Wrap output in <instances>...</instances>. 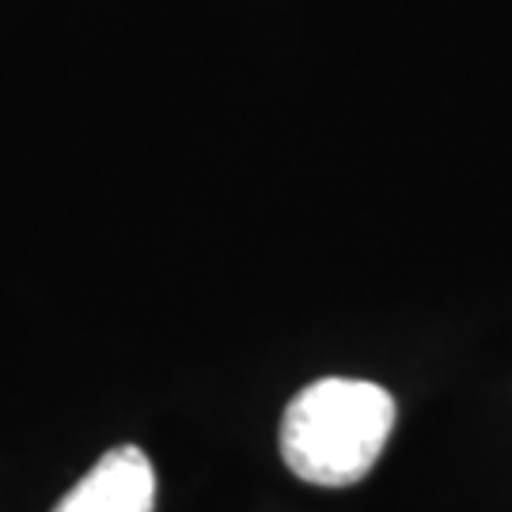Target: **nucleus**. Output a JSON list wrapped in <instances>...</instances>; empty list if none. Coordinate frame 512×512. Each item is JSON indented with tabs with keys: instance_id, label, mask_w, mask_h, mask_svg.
<instances>
[{
	"instance_id": "nucleus-1",
	"label": "nucleus",
	"mask_w": 512,
	"mask_h": 512,
	"mask_svg": "<svg viewBox=\"0 0 512 512\" xmlns=\"http://www.w3.org/2000/svg\"><path fill=\"white\" fill-rule=\"evenodd\" d=\"M395 429L391 391L327 376L296 395L281 418V459L311 486H353L376 467Z\"/></svg>"
},
{
	"instance_id": "nucleus-2",
	"label": "nucleus",
	"mask_w": 512,
	"mask_h": 512,
	"mask_svg": "<svg viewBox=\"0 0 512 512\" xmlns=\"http://www.w3.org/2000/svg\"><path fill=\"white\" fill-rule=\"evenodd\" d=\"M156 509V471L141 448H110L54 512H152Z\"/></svg>"
}]
</instances>
